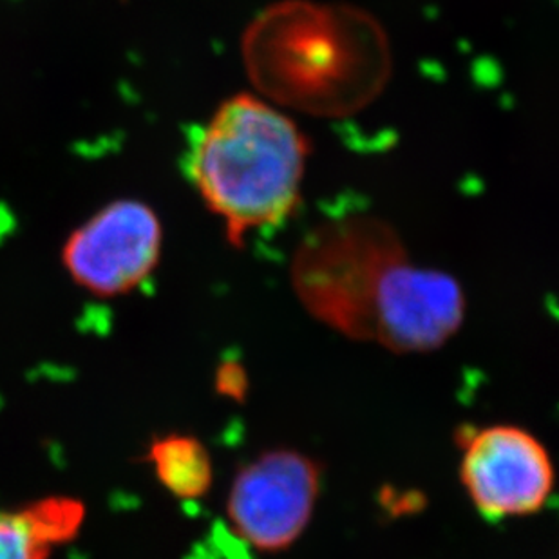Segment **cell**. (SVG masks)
I'll list each match as a JSON object with an SVG mask.
<instances>
[{
  "instance_id": "cell-5",
  "label": "cell",
  "mask_w": 559,
  "mask_h": 559,
  "mask_svg": "<svg viewBox=\"0 0 559 559\" xmlns=\"http://www.w3.org/2000/svg\"><path fill=\"white\" fill-rule=\"evenodd\" d=\"M460 484L481 516L511 520L538 514L555 491L549 449L514 424L460 431Z\"/></svg>"
},
{
  "instance_id": "cell-7",
  "label": "cell",
  "mask_w": 559,
  "mask_h": 559,
  "mask_svg": "<svg viewBox=\"0 0 559 559\" xmlns=\"http://www.w3.org/2000/svg\"><path fill=\"white\" fill-rule=\"evenodd\" d=\"M84 506L69 498H49L0 511V559H48L57 545L79 533Z\"/></svg>"
},
{
  "instance_id": "cell-1",
  "label": "cell",
  "mask_w": 559,
  "mask_h": 559,
  "mask_svg": "<svg viewBox=\"0 0 559 559\" xmlns=\"http://www.w3.org/2000/svg\"><path fill=\"white\" fill-rule=\"evenodd\" d=\"M290 283L317 322L396 355L437 352L467 316L460 281L413 263L396 228L371 214L311 228L292 258Z\"/></svg>"
},
{
  "instance_id": "cell-8",
  "label": "cell",
  "mask_w": 559,
  "mask_h": 559,
  "mask_svg": "<svg viewBox=\"0 0 559 559\" xmlns=\"http://www.w3.org/2000/svg\"><path fill=\"white\" fill-rule=\"evenodd\" d=\"M147 462L153 465L159 484L180 500H200L214 484L211 451L192 435L169 433L154 438L148 445Z\"/></svg>"
},
{
  "instance_id": "cell-3",
  "label": "cell",
  "mask_w": 559,
  "mask_h": 559,
  "mask_svg": "<svg viewBox=\"0 0 559 559\" xmlns=\"http://www.w3.org/2000/svg\"><path fill=\"white\" fill-rule=\"evenodd\" d=\"M310 140L263 96L238 93L217 106L190 143L186 170L227 243L243 249L253 230L280 227L301 205Z\"/></svg>"
},
{
  "instance_id": "cell-2",
  "label": "cell",
  "mask_w": 559,
  "mask_h": 559,
  "mask_svg": "<svg viewBox=\"0 0 559 559\" xmlns=\"http://www.w3.org/2000/svg\"><path fill=\"white\" fill-rule=\"evenodd\" d=\"M241 57L259 95L322 118L362 111L393 71L384 26L346 2L277 0L245 29Z\"/></svg>"
},
{
  "instance_id": "cell-6",
  "label": "cell",
  "mask_w": 559,
  "mask_h": 559,
  "mask_svg": "<svg viewBox=\"0 0 559 559\" xmlns=\"http://www.w3.org/2000/svg\"><path fill=\"white\" fill-rule=\"evenodd\" d=\"M164 249V225L153 206L117 200L102 206L63 245V266L84 290L100 297L129 294L154 274Z\"/></svg>"
},
{
  "instance_id": "cell-9",
  "label": "cell",
  "mask_w": 559,
  "mask_h": 559,
  "mask_svg": "<svg viewBox=\"0 0 559 559\" xmlns=\"http://www.w3.org/2000/svg\"><path fill=\"white\" fill-rule=\"evenodd\" d=\"M214 385L219 395L227 396L230 401H243L249 391V374L239 362L225 360L217 368Z\"/></svg>"
},
{
  "instance_id": "cell-4",
  "label": "cell",
  "mask_w": 559,
  "mask_h": 559,
  "mask_svg": "<svg viewBox=\"0 0 559 559\" xmlns=\"http://www.w3.org/2000/svg\"><path fill=\"white\" fill-rule=\"evenodd\" d=\"M321 491L316 459L299 449H269L236 471L225 501L228 527L255 552H285L310 527Z\"/></svg>"
}]
</instances>
